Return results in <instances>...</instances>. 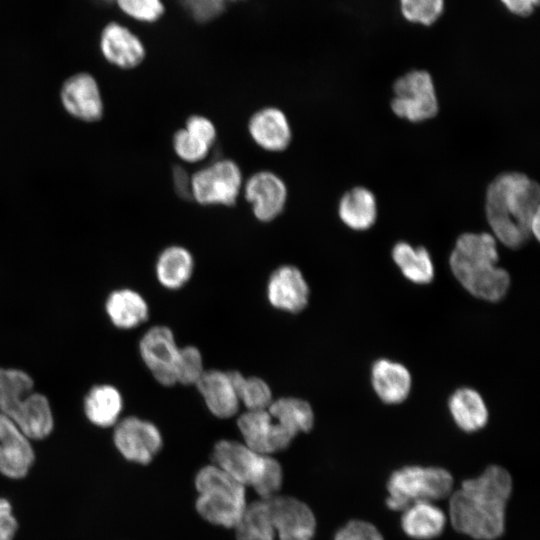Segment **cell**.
I'll list each match as a JSON object with an SVG mask.
<instances>
[{
  "label": "cell",
  "mask_w": 540,
  "mask_h": 540,
  "mask_svg": "<svg viewBox=\"0 0 540 540\" xmlns=\"http://www.w3.org/2000/svg\"><path fill=\"white\" fill-rule=\"evenodd\" d=\"M453 476L441 467L405 466L395 470L387 482L386 504L403 511L418 502H435L451 495Z\"/></svg>",
  "instance_id": "6"
},
{
  "label": "cell",
  "mask_w": 540,
  "mask_h": 540,
  "mask_svg": "<svg viewBox=\"0 0 540 540\" xmlns=\"http://www.w3.org/2000/svg\"><path fill=\"white\" fill-rule=\"evenodd\" d=\"M242 195L256 220L269 223L285 210L288 187L284 179L271 170H259L244 179Z\"/></svg>",
  "instance_id": "9"
},
{
  "label": "cell",
  "mask_w": 540,
  "mask_h": 540,
  "mask_svg": "<svg viewBox=\"0 0 540 540\" xmlns=\"http://www.w3.org/2000/svg\"><path fill=\"white\" fill-rule=\"evenodd\" d=\"M211 457L214 465L244 487H252L260 498L275 496L281 489L283 471L280 463L243 442L220 440L214 445Z\"/></svg>",
  "instance_id": "4"
},
{
  "label": "cell",
  "mask_w": 540,
  "mask_h": 540,
  "mask_svg": "<svg viewBox=\"0 0 540 540\" xmlns=\"http://www.w3.org/2000/svg\"><path fill=\"white\" fill-rule=\"evenodd\" d=\"M105 311L111 323L123 330L138 327L149 317V307L135 290L122 288L112 291L106 299Z\"/></svg>",
  "instance_id": "22"
},
{
  "label": "cell",
  "mask_w": 540,
  "mask_h": 540,
  "mask_svg": "<svg viewBox=\"0 0 540 540\" xmlns=\"http://www.w3.org/2000/svg\"><path fill=\"white\" fill-rule=\"evenodd\" d=\"M340 220L357 231L367 230L377 218L374 194L364 187H354L343 194L338 205Z\"/></svg>",
  "instance_id": "27"
},
{
  "label": "cell",
  "mask_w": 540,
  "mask_h": 540,
  "mask_svg": "<svg viewBox=\"0 0 540 540\" xmlns=\"http://www.w3.org/2000/svg\"><path fill=\"white\" fill-rule=\"evenodd\" d=\"M83 408L86 418L97 427L114 426L123 410L120 391L110 384H97L87 392Z\"/></svg>",
  "instance_id": "23"
},
{
  "label": "cell",
  "mask_w": 540,
  "mask_h": 540,
  "mask_svg": "<svg viewBox=\"0 0 540 540\" xmlns=\"http://www.w3.org/2000/svg\"><path fill=\"white\" fill-rule=\"evenodd\" d=\"M247 131L255 145L270 153L284 152L293 139L288 116L276 106H265L254 111L248 119Z\"/></svg>",
  "instance_id": "16"
},
{
  "label": "cell",
  "mask_w": 540,
  "mask_h": 540,
  "mask_svg": "<svg viewBox=\"0 0 540 540\" xmlns=\"http://www.w3.org/2000/svg\"><path fill=\"white\" fill-rule=\"evenodd\" d=\"M267 410L279 425L295 437L313 428L315 420L313 409L301 398H278L272 401Z\"/></svg>",
  "instance_id": "29"
},
{
  "label": "cell",
  "mask_w": 540,
  "mask_h": 540,
  "mask_svg": "<svg viewBox=\"0 0 540 540\" xmlns=\"http://www.w3.org/2000/svg\"><path fill=\"white\" fill-rule=\"evenodd\" d=\"M244 177L239 164L221 158L199 168L190 176L191 198L202 206L236 204L242 194Z\"/></svg>",
  "instance_id": "7"
},
{
  "label": "cell",
  "mask_w": 540,
  "mask_h": 540,
  "mask_svg": "<svg viewBox=\"0 0 540 540\" xmlns=\"http://www.w3.org/2000/svg\"><path fill=\"white\" fill-rule=\"evenodd\" d=\"M272 525L279 540H312L316 519L307 504L285 495L265 498Z\"/></svg>",
  "instance_id": "12"
},
{
  "label": "cell",
  "mask_w": 540,
  "mask_h": 540,
  "mask_svg": "<svg viewBox=\"0 0 540 540\" xmlns=\"http://www.w3.org/2000/svg\"><path fill=\"white\" fill-rule=\"evenodd\" d=\"M204 371L200 350L191 345L180 347L175 364L176 384L196 385Z\"/></svg>",
  "instance_id": "35"
},
{
  "label": "cell",
  "mask_w": 540,
  "mask_h": 540,
  "mask_svg": "<svg viewBox=\"0 0 540 540\" xmlns=\"http://www.w3.org/2000/svg\"><path fill=\"white\" fill-rule=\"evenodd\" d=\"M487 222L496 240L511 249L522 247L531 236H540V188L519 172L497 176L487 187Z\"/></svg>",
  "instance_id": "2"
},
{
  "label": "cell",
  "mask_w": 540,
  "mask_h": 540,
  "mask_svg": "<svg viewBox=\"0 0 540 540\" xmlns=\"http://www.w3.org/2000/svg\"><path fill=\"white\" fill-rule=\"evenodd\" d=\"M238 429L252 450L266 455L285 450L295 438L279 425L268 410H246L237 419Z\"/></svg>",
  "instance_id": "14"
},
{
  "label": "cell",
  "mask_w": 540,
  "mask_h": 540,
  "mask_svg": "<svg viewBox=\"0 0 540 540\" xmlns=\"http://www.w3.org/2000/svg\"><path fill=\"white\" fill-rule=\"evenodd\" d=\"M392 259L403 276L415 284H429L435 275L430 253L422 246L413 247L407 242H397L392 249Z\"/></svg>",
  "instance_id": "28"
},
{
  "label": "cell",
  "mask_w": 540,
  "mask_h": 540,
  "mask_svg": "<svg viewBox=\"0 0 540 540\" xmlns=\"http://www.w3.org/2000/svg\"><path fill=\"white\" fill-rule=\"evenodd\" d=\"M32 441L47 438L54 428V416L48 398L32 391L8 416Z\"/></svg>",
  "instance_id": "20"
},
{
  "label": "cell",
  "mask_w": 540,
  "mask_h": 540,
  "mask_svg": "<svg viewBox=\"0 0 540 540\" xmlns=\"http://www.w3.org/2000/svg\"><path fill=\"white\" fill-rule=\"evenodd\" d=\"M114 2L127 18L144 25L158 23L167 11L164 0H114Z\"/></svg>",
  "instance_id": "33"
},
{
  "label": "cell",
  "mask_w": 540,
  "mask_h": 540,
  "mask_svg": "<svg viewBox=\"0 0 540 540\" xmlns=\"http://www.w3.org/2000/svg\"><path fill=\"white\" fill-rule=\"evenodd\" d=\"M172 148L181 161L196 164L204 161L213 147L182 127L172 136Z\"/></svg>",
  "instance_id": "34"
},
{
  "label": "cell",
  "mask_w": 540,
  "mask_h": 540,
  "mask_svg": "<svg viewBox=\"0 0 540 540\" xmlns=\"http://www.w3.org/2000/svg\"><path fill=\"white\" fill-rule=\"evenodd\" d=\"M497 240L487 232L460 235L449 257L451 271L473 296L499 301L508 292L509 273L499 267Z\"/></svg>",
  "instance_id": "3"
},
{
  "label": "cell",
  "mask_w": 540,
  "mask_h": 540,
  "mask_svg": "<svg viewBox=\"0 0 540 540\" xmlns=\"http://www.w3.org/2000/svg\"><path fill=\"white\" fill-rule=\"evenodd\" d=\"M32 391L34 381L26 371L0 367V412L9 416Z\"/></svg>",
  "instance_id": "31"
},
{
  "label": "cell",
  "mask_w": 540,
  "mask_h": 540,
  "mask_svg": "<svg viewBox=\"0 0 540 540\" xmlns=\"http://www.w3.org/2000/svg\"><path fill=\"white\" fill-rule=\"evenodd\" d=\"M188 14L198 22H209L224 11L227 3L225 0H181Z\"/></svg>",
  "instance_id": "37"
},
{
  "label": "cell",
  "mask_w": 540,
  "mask_h": 540,
  "mask_svg": "<svg viewBox=\"0 0 540 540\" xmlns=\"http://www.w3.org/2000/svg\"><path fill=\"white\" fill-rule=\"evenodd\" d=\"M371 383L381 401L399 404L410 394L412 377L403 364L382 358L372 365Z\"/></svg>",
  "instance_id": "21"
},
{
  "label": "cell",
  "mask_w": 540,
  "mask_h": 540,
  "mask_svg": "<svg viewBox=\"0 0 540 540\" xmlns=\"http://www.w3.org/2000/svg\"><path fill=\"white\" fill-rule=\"evenodd\" d=\"M99 48L109 64L123 70L139 67L147 56L142 38L129 26L118 21H110L102 28Z\"/></svg>",
  "instance_id": "13"
},
{
  "label": "cell",
  "mask_w": 540,
  "mask_h": 540,
  "mask_svg": "<svg viewBox=\"0 0 540 540\" xmlns=\"http://www.w3.org/2000/svg\"><path fill=\"white\" fill-rule=\"evenodd\" d=\"M400 6L408 21L428 26L442 14L444 0H400Z\"/></svg>",
  "instance_id": "36"
},
{
  "label": "cell",
  "mask_w": 540,
  "mask_h": 540,
  "mask_svg": "<svg viewBox=\"0 0 540 540\" xmlns=\"http://www.w3.org/2000/svg\"><path fill=\"white\" fill-rule=\"evenodd\" d=\"M448 409L457 427L468 433L484 428L488 422L489 413L483 397L470 387L454 391Z\"/></svg>",
  "instance_id": "25"
},
{
  "label": "cell",
  "mask_w": 540,
  "mask_h": 540,
  "mask_svg": "<svg viewBox=\"0 0 540 540\" xmlns=\"http://www.w3.org/2000/svg\"><path fill=\"white\" fill-rule=\"evenodd\" d=\"M402 512L401 527L413 539L436 538L445 528L446 515L434 502L414 503Z\"/></svg>",
  "instance_id": "26"
},
{
  "label": "cell",
  "mask_w": 540,
  "mask_h": 540,
  "mask_svg": "<svg viewBox=\"0 0 540 540\" xmlns=\"http://www.w3.org/2000/svg\"><path fill=\"white\" fill-rule=\"evenodd\" d=\"M60 100L65 111L80 121L92 123L103 116L101 91L90 73L78 72L68 77L60 89Z\"/></svg>",
  "instance_id": "15"
},
{
  "label": "cell",
  "mask_w": 540,
  "mask_h": 540,
  "mask_svg": "<svg viewBox=\"0 0 540 540\" xmlns=\"http://www.w3.org/2000/svg\"><path fill=\"white\" fill-rule=\"evenodd\" d=\"M235 528L236 540H275L267 501L260 498L247 504Z\"/></svg>",
  "instance_id": "30"
},
{
  "label": "cell",
  "mask_w": 540,
  "mask_h": 540,
  "mask_svg": "<svg viewBox=\"0 0 540 540\" xmlns=\"http://www.w3.org/2000/svg\"><path fill=\"white\" fill-rule=\"evenodd\" d=\"M194 266L193 255L186 247L170 245L164 248L157 257L156 278L164 288L177 290L188 283Z\"/></svg>",
  "instance_id": "24"
},
{
  "label": "cell",
  "mask_w": 540,
  "mask_h": 540,
  "mask_svg": "<svg viewBox=\"0 0 540 540\" xmlns=\"http://www.w3.org/2000/svg\"><path fill=\"white\" fill-rule=\"evenodd\" d=\"M334 540H384V538L373 524L363 520H351L337 531Z\"/></svg>",
  "instance_id": "38"
},
{
  "label": "cell",
  "mask_w": 540,
  "mask_h": 540,
  "mask_svg": "<svg viewBox=\"0 0 540 540\" xmlns=\"http://www.w3.org/2000/svg\"><path fill=\"white\" fill-rule=\"evenodd\" d=\"M113 442L126 460L142 465L149 464L163 445L158 427L137 416L118 420L113 429Z\"/></svg>",
  "instance_id": "10"
},
{
  "label": "cell",
  "mask_w": 540,
  "mask_h": 540,
  "mask_svg": "<svg viewBox=\"0 0 540 540\" xmlns=\"http://www.w3.org/2000/svg\"><path fill=\"white\" fill-rule=\"evenodd\" d=\"M196 387L215 417L226 419L238 412L240 402L229 371L205 370Z\"/></svg>",
  "instance_id": "19"
},
{
  "label": "cell",
  "mask_w": 540,
  "mask_h": 540,
  "mask_svg": "<svg viewBox=\"0 0 540 540\" xmlns=\"http://www.w3.org/2000/svg\"><path fill=\"white\" fill-rule=\"evenodd\" d=\"M18 522L7 499L0 498V540H13Z\"/></svg>",
  "instance_id": "40"
},
{
  "label": "cell",
  "mask_w": 540,
  "mask_h": 540,
  "mask_svg": "<svg viewBox=\"0 0 540 540\" xmlns=\"http://www.w3.org/2000/svg\"><path fill=\"white\" fill-rule=\"evenodd\" d=\"M34 461L31 440L0 412V474L10 479L24 478Z\"/></svg>",
  "instance_id": "18"
},
{
  "label": "cell",
  "mask_w": 540,
  "mask_h": 540,
  "mask_svg": "<svg viewBox=\"0 0 540 540\" xmlns=\"http://www.w3.org/2000/svg\"><path fill=\"white\" fill-rule=\"evenodd\" d=\"M240 404L246 410H266L273 401L272 391L260 377L244 376L239 371H229Z\"/></svg>",
  "instance_id": "32"
},
{
  "label": "cell",
  "mask_w": 540,
  "mask_h": 540,
  "mask_svg": "<svg viewBox=\"0 0 540 540\" xmlns=\"http://www.w3.org/2000/svg\"><path fill=\"white\" fill-rule=\"evenodd\" d=\"M183 128L211 147L217 141V128L207 116L201 114L190 115L185 120Z\"/></svg>",
  "instance_id": "39"
},
{
  "label": "cell",
  "mask_w": 540,
  "mask_h": 540,
  "mask_svg": "<svg viewBox=\"0 0 540 540\" xmlns=\"http://www.w3.org/2000/svg\"><path fill=\"white\" fill-rule=\"evenodd\" d=\"M179 349L173 331L164 325L151 327L139 342L142 361L154 379L167 387L176 384L175 364Z\"/></svg>",
  "instance_id": "11"
},
{
  "label": "cell",
  "mask_w": 540,
  "mask_h": 540,
  "mask_svg": "<svg viewBox=\"0 0 540 540\" xmlns=\"http://www.w3.org/2000/svg\"><path fill=\"white\" fill-rule=\"evenodd\" d=\"M266 294L272 307L296 314L308 305L310 290L301 270L294 265L284 264L270 274Z\"/></svg>",
  "instance_id": "17"
},
{
  "label": "cell",
  "mask_w": 540,
  "mask_h": 540,
  "mask_svg": "<svg viewBox=\"0 0 540 540\" xmlns=\"http://www.w3.org/2000/svg\"><path fill=\"white\" fill-rule=\"evenodd\" d=\"M198 491L196 510L211 524L234 528L246 506L245 487L211 464L202 467L195 477Z\"/></svg>",
  "instance_id": "5"
},
{
  "label": "cell",
  "mask_w": 540,
  "mask_h": 540,
  "mask_svg": "<svg viewBox=\"0 0 540 540\" xmlns=\"http://www.w3.org/2000/svg\"><path fill=\"white\" fill-rule=\"evenodd\" d=\"M512 492V478L503 467H487L451 493L449 517L458 532L476 540H495L505 530V509Z\"/></svg>",
  "instance_id": "1"
},
{
  "label": "cell",
  "mask_w": 540,
  "mask_h": 540,
  "mask_svg": "<svg viewBox=\"0 0 540 540\" xmlns=\"http://www.w3.org/2000/svg\"><path fill=\"white\" fill-rule=\"evenodd\" d=\"M190 176L181 167H178L174 170L173 173V179H174V186L176 189L179 190L180 196H188L191 198L190 194Z\"/></svg>",
  "instance_id": "42"
},
{
  "label": "cell",
  "mask_w": 540,
  "mask_h": 540,
  "mask_svg": "<svg viewBox=\"0 0 540 540\" xmlns=\"http://www.w3.org/2000/svg\"><path fill=\"white\" fill-rule=\"evenodd\" d=\"M225 1H226V3L228 4V3H238V2H243V1H245V0H225Z\"/></svg>",
  "instance_id": "43"
},
{
  "label": "cell",
  "mask_w": 540,
  "mask_h": 540,
  "mask_svg": "<svg viewBox=\"0 0 540 540\" xmlns=\"http://www.w3.org/2000/svg\"><path fill=\"white\" fill-rule=\"evenodd\" d=\"M504 6L513 14L518 16H528L532 14L539 5L540 0H500Z\"/></svg>",
  "instance_id": "41"
},
{
  "label": "cell",
  "mask_w": 540,
  "mask_h": 540,
  "mask_svg": "<svg viewBox=\"0 0 540 540\" xmlns=\"http://www.w3.org/2000/svg\"><path fill=\"white\" fill-rule=\"evenodd\" d=\"M392 111L410 122H422L438 112V100L431 75L414 70L398 78L393 85Z\"/></svg>",
  "instance_id": "8"
}]
</instances>
